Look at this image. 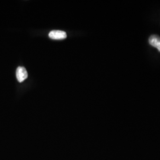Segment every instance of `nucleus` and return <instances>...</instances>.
<instances>
[{
	"label": "nucleus",
	"mask_w": 160,
	"mask_h": 160,
	"mask_svg": "<svg viewBox=\"0 0 160 160\" xmlns=\"http://www.w3.org/2000/svg\"><path fill=\"white\" fill-rule=\"evenodd\" d=\"M28 74L26 69L23 67H18L16 70V77L19 82H22L28 78Z\"/></svg>",
	"instance_id": "obj_1"
},
{
	"label": "nucleus",
	"mask_w": 160,
	"mask_h": 160,
	"mask_svg": "<svg viewBox=\"0 0 160 160\" xmlns=\"http://www.w3.org/2000/svg\"><path fill=\"white\" fill-rule=\"evenodd\" d=\"M149 44L153 47L156 48L160 52V37L158 35H152L149 38Z\"/></svg>",
	"instance_id": "obj_3"
},
{
	"label": "nucleus",
	"mask_w": 160,
	"mask_h": 160,
	"mask_svg": "<svg viewBox=\"0 0 160 160\" xmlns=\"http://www.w3.org/2000/svg\"><path fill=\"white\" fill-rule=\"evenodd\" d=\"M67 33L61 30H52L49 33V37L55 40H62L67 38Z\"/></svg>",
	"instance_id": "obj_2"
}]
</instances>
